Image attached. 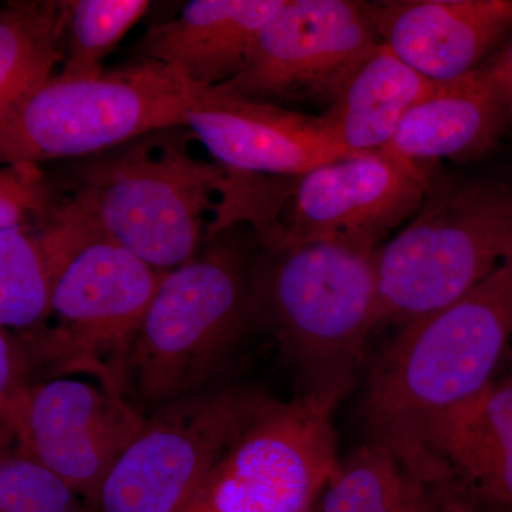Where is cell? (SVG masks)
<instances>
[{"instance_id":"obj_1","label":"cell","mask_w":512,"mask_h":512,"mask_svg":"<svg viewBox=\"0 0 512 512\" xmlns=\"http://www.w3.org/2000/svg\"><path fill=\"white\" fill-rule=\"evenodd\" d=\"M187 126L150 131L52 174L63 201L94 234L161 272L201 251L231 174L192 153Z\"/></svg>"},{"instance_id":"obj_2","label":"cell","mask_w":512,"mask_h":512,"mask_svg":"<svg viewBox=\"0 0 512 512\" xmlns=\"http://www.w3.org/2000/svg\"><path fill=\"white\" fill-rule=\"evenodd\" d=\"M511 340L512 259L457 302L400 326L367 376V440L402 450L493 382Z\"/></svg>"},{"instance_id":"obj_3","label":"cell","mask_w":512,"mask_h":512,"mask_svg":"<svg viewBox=\"0 0 512 512\" xmlns=\"http://www.w3.org/2000/svg\"><path fill=\"white\" fill-rule=\"evenodd\" d=\"M379 247L315 241L252 262L258 325L278 343L298 396L338 404L375 335Z\"/></svg>"},{"instance_id":"obj_4","label":"cell","mask_w":512,"mask_h":512,"mask_svg":"<svg viewBox=\"0 0 512 512\" xmlns=\"http://www.w3.org/2000/svg\"><path fill=\"white\" fill-rule=\"evenodd\" d=\"M208 241L165 272L138 330L124 396L146 416L221 384L222 370L258 325L251 258L235 242Z\"/></svg>"},{"instance_id":"obj_5","label":"cell","mask_w":512,"mask_h":512,"mask_svg":"<svg viewBox=\"0 0 512 512\" xmlns=\"http://www.w3.org/2000/svg\"><path fill=\"white\" fill-rule=\"evenodd\" d=\"M512 259V187L431 183L414 218L377 249L375 333L440 311Z\"/></svg>"},{"instance_id":"obj_6","label":"cell","mask_w":512,"mask_h":512,"mask_svg":"<svg viewBox=\"0 0 512 512\" xmlns=\"http://www.w3.org/2000/svg\"><path fill=\"white\" fill-rule=\"evenodd\" d=\"M207 89L138 57L97 79L55 74L0 120V164L80 160L150 131L185 126Z\"/></svg>"},{"instance_id":"obj_7","label":"cell","mask_w":512,"mask_h":512,"mask_svg":"<svg viewBox=\"0 0 512 512\" xmlns=\"http://www.w3.org/2000/svg\"><path fill=\"white\" fill-rule=\"evenodd\" d=\"M164 274L116 242L89 234L57 275L55 325L16 336L29 383L83 373L126 397L131 350Z\"/></svg>"},{"instance_id":"obj_8","label":"cell","mask_w":512,"mask_h":512,"mask_svg":"<svg viewBox=\"0 0 512 512\" xmlns=\"http://www.w3.org/2000/svg\"><path fill=\"white\" fill-rule=\"evenodd\" d=\"M269 397L221 383L158 407L86 501L87 512H183Z\"/></svg>"},{"instance_id":"obj_9","label":"cell","mask_w":512,"mask_h":512,"mask_svg":"<svg viewBox=\"0 0 512 512\" xmlns=\"http://www.w3.org/2000/svg\"><path fill=\"white\" fill-rule=\"evenodd\" d=\"M336 407L319 397H269L183 512L312 511L340 460Z\"/></svg>"},{"instance_id":"obj_10","label":"cell","mask_w":512,"mask_h":512,"mask_svg":"<svg viewBox=\"0 0 512 512\" xmlns=\"http://www.w3.org/2000/svg\"><path fill=\"white\" fill-rule=\"evenodd\" d=\"M288 181V194L275 181L269 192L258 229L278 205L288 208L284 221L259 235L266 252L330 239L379 247L390 229L420 210L433 177L429 165L380 150L330 161Z\"/></svg>"},{"instance_id":"obj_11","label":"cell","mask_w":512,"mask_h":512,"mask_svg":"<svg viewBox=\"0 0 512 512\" xmlns=\"http://www.w3.org/2000/svg\"><path fill=\"white\" fill-rule=\"evenodd\" d=\"M377 43L366 3L282 0L256 32L241 72L222 86L272 104L299 97L328 99Z\"/></svg>"},{"instance_id":"obj_12","label":"cell","mask_w":512,"mask_h":512,"mask_svg":"<svg viewBox=\"0 0 512 512\" xmlns=\"http://www.w3.org/2000/svg\"><path fill=\"white\" fill-rule=\"evenodd\" d=\"M396 454L437 512H512V370Z\"/></svg>"},{"instance_id":"obj_13","label":"cell","mask_w":512,"mask_h":512,"mask_svg":"<svg viewBox=\"0 0 512 512\" xmlns=\"http://www.w3.org/2000/svg\"><path fill=\"white\" fill-rule=\"evenodd\" d=\"M146 419L126 397L60 377L28 384L13 406L9 426L16 448L87 501Z\"/></svg>"},{"instance_id":"obj_14","label":"cell","mask_w":512,"mask_h":512,"mask_svg":"<svg viewBox=\"0 0 512 512\" xmlns=\"http://www.w3.org/2000/svg\"><path fill=\"white\" fill-rule=\"evenodd\" d=\"M185 126L231 174L295 178L353 156L339 146L322 116L247 99L224 86L207 89L188 111Z\"/></svg>"},{"instance_id":"obj_15","label":"cell","mask_w":512,"mask_h":512,"mask_svg":"<svg viewBox=\"0 0 512 512\" xmlns=\"http://www.w3.org/2000/svg\"><path fill=\"white\" fill-rule=\"evenodd\" d=\"M366 8L380 42L433 83L483 66L512 28L511 0H400Z\"/></svg>"},{"instance_id":"obj_16","label":"cell","mask_w":512,"mask_h":512,"mask_svg":"<svg viewBox=\"0 0 512 512\" xmlns=\"http://www.w3.org/2000/svg\"><path fill=\"white\" fill-rule=\"evenodd\" d=\"M282 0H191L175 18L150 26L134 57L170 67L201 87L238 76L252 40Z\"/></svg>"},{"instance_id":"obj_17","label":"cell","mask_w":512,"mask_h":512,"mask_svg":"<svg viewBox=\"0 0 512 512\" xmlns=\"http://www.w3.org/2000/svg\"><path fill=\"white\" fill-rule=\"evenodd\" d=\"M508 123L494 62L466 76L436 83L414 104L384 151L413 163L468 160L497 143Z\"/></svg>"},{"instance_id":"obj_18","label":"cell","mask_w":512,"mask_h":512,"mask_svg":"<svg viewBox=\"0 0 512 512\" xmlns=\"http://www.w3.org/2000/svg\"><path fill=\"white\" fill-rule=\"evenodd\" d=\"M434 86L380 42L336 84L322 119L349 154L380 151Z\"/></svg>"},{"instance_id":"obj_19","label":"cell","mask_w":512,"mask_h":512,"mask_svg":"<svg viewBox=\"0 0 512 512\" xmlns=\"http://www.w3.org/2000/svg\"><path fill=\"white\" fill-rule=\"evenodd\" d=\"M89 234L63 201L42 227L0 231V328L23 333L47 323L57 275Z\"/></svg>"},{"instance_id":"obj_20","label":"cell","mask_w":512,"mask_h":512,"mask_svg":"<svg viewBox=\"0 0 512 512\" xmlns=\"http://www.w3.org/2000/svg\"><path fill=\"white\" fill-rule=\"evenodd\" d=\"M64 0H10L0 8V120L63 62Z\"/></svg>"},{"instance_id":"obj_21","label":"cell","mask_w":512,"mask_h":512,"mask_svg":"<svg viewBox=\"0 0 512 512\" xmlns=\"http://www.w3.org/2000/svg\"><path fill=\"white\" fill-rule=\"evenodd\" d=\"M313 512H437L426 487L386 444L366 440L338 466Z\"/></svg>"},{"instance_id":"obj_22","label":"cell","mask_w":512,"mask_h":512,"mask_svg":"<svg viewBox=\"0 0 512 512\" xmlns=\"http://www.w3.org/2000/svg\"><path fill=\"white\" fill-rule=\"evenodd\" d=\"M66 32L60 76L92 80L104 62L150 9L147 0H64Z\"/></svg>"},{"instance_id":"obj_23","label":"cell","mask_w":512,"mask_h":512,"mask_svg":"<svg viewBox=\"0 0 512 512\" xmlns=\"http://www.w3.org/2000/svg\"><path fill=\"white\" fill-rule=\"evenodd\" d=\"M0 512H87L82 495L13 447L0 456Z\"/></svg>"},{"instance_id":"obj_24","label":"cell","mask_w":512,"mask_h":512,"mask_svg":"<svg viewBox=\"0 0 512 512\" xmlns=\"http://www.w3.org/2000/svg\"><path fill=\"white\" fill-rule=\"evenodd\" d=\"M60 204L62 195L42 165L0 164V231L42 227Z\"/></svg>"},{"instance_id":"obj_25","label":"cell","mask_w":512,"mask_h":512,"mask_svg":"<svg viewBox=\"0 0 512 512\" xmlns=\"http://www.w3.org/2000/svg\"><path fill=\"white\" fill-rule=\"evenodd\" d=\"M28 384L25 360L16 338L0 328V419L9 424L13 406Z\"/></svg>"},{"instance_id":"obj_26","label":"cell","mask_w":512,"mask_h":512,"mask_svg":"<svg viewBox=\"0 0 512 512\" xmlns=\"http://www.w3.org/2000/svg\"><path fill=\"white\" fill-rule=\"evenodd\" d=\"M493 62L507 106L508 123L512 124V40L503 55L495 57Z\"/></svg>"},{"instance_id":"obj_27","label":"cell","mask_w":512,"mask_h":512,"mask_svg":"<svg viewBox=\"0 0 512 512\" xmlns=\"http://www.w3.org/2000/svg\"><path fill=\"white\" fill-rule=\"evenodd\" d=\"M16 446L15 434L5 420L0 419V456Z\"/></svg>"},{"instance_id":"obj_28","label":"cell","mask_w":512,"mask_h":512,"mask_svg":"<svg viewBox=\"0 0 512 512\" xmlns=\"http://www.w3.org/2000/svg\"><path fill=\"white\" fill-rule=\"evenodd\" d=\"M308 512H313V510L312 511H308Z\"/></svg>"}]
</instances>
